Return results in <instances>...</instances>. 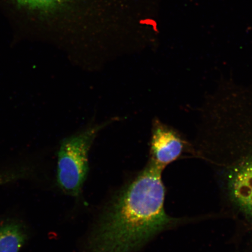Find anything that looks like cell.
<instances>
[{
	"mask_svg": "<svg viewBox=\"0 0 252 252\" xmlns=\"http://www.w3.org/2000/svg\"><path fill=\"white\" fill-rule=\"evenodd\" d=\"M162 171L149 162L122 189L97 223L86 252H135L168 226Z\"/></svg>",
	"mask_w": 252,
	"mask_h": 252,
	"instance_id": "cell-1",
	"label": "cell"
},
{
	"mask_svg": "<svg viewBox=\"0 0 252 252\" xmlns=\"http://www.w3.org/2000/svg\"><path fill=\"white\" fill-rule=\"evenodd\" d=\"M21 8L37 14L50 16L67 11L75 0H12Z\"/></svg>",
	"mask_w": 252,
	"mask_h": 252,
	"instance_id": "cell-6",
	"label": "cell"
},
{
	"mask_svg": "<svg viewBox=\"0 0 252 252\" xmlns=\"http://www.w3.org/2000/svg\"><path fill=\"white\" fill-rule=\"evenodd\" d=\"M190 146L184 135L159 119L153 122L150 163L163 170L180 158Z\"/></svg>",
	"mask_w": 252,
	"mask_h": 252,
	"instance_id": "cell-3",
	"label": "cell"
},
{
	"mask_svg": "<svg viewBox=\"0 0 252 252\" xmlns=\"http://www.w3.org/2000/svg\"><path fill=\"white\" fill-rule=\"evenodd\" d=\"M230 172L229 187L235 203L252 220V151Z\"/></svg>",
	"mask_w": 252,
	"mask_h": 252,
	"instance_id": "cell-4",
	"label": "cell"
},
{
	"mask_svg": "<svg viewBox=\"0 0 252 252\" xmlns=\"http://www.w3.org/2000/svg\"><path fill=\"white\" fill-rule=\"evenodd\" d=\"M27 239V232L20 223H0V252H19Z\"/></svg>",
	"mask_w": 252,
	"mask_h": 252,
	"instance_id": "cell-5",
	"label": "cell"
},
{
	"mask_svg": "<svg viewBox=\"0 0 252 252\" xmlns=\"http://www.w3.org/2000/svg\"><path fill=\"white\" fill-rule=\"evenodd\" d=\"M105 125L88 128L62 142L58 153L57 182L66 194L73 196L80 194L89 169L90 148L97 133Z\"/></svg>",
	"mask_w": 252,
	"mask_h": 252,
	"instance_id": "cell-2",
	"label": "cell"
}]
</instances>
